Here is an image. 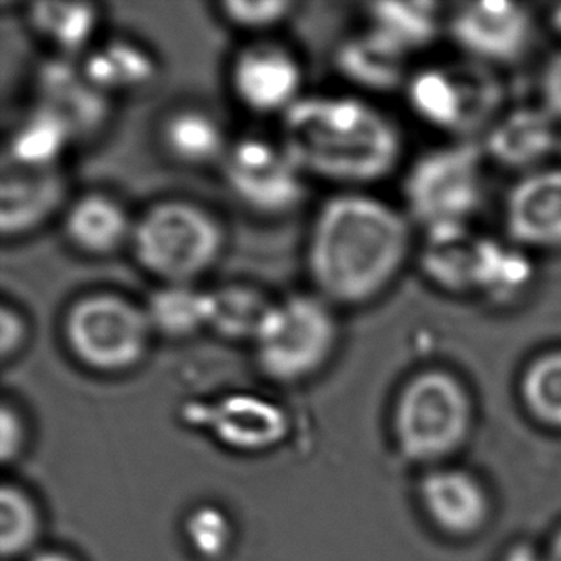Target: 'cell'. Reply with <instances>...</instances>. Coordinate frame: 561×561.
<instances>
[{"label": "cell", "mask_w": 561, "mask_h": 561, "mask_svg": "<svg viewBox=\"0 0 561 561\" xmlns=\"http://www.w3.org/2000/svg\"><path fill=\"white\" fill-rule=\"evenodd\" d=\"M275 298L252 282L209 287V333L229 343H252Z\"/></svg>", "instance_id": "obj_26"}, {"label": "cell", "mask_w": 561, "mask_h": 561, "mask_svg": "<svg viewBox=\"0 0 561 561\" xmlns=\"http://www.w3.org/2000/svg\"><path fill=\"white\" fill-rule=\"evenodd\" d=\"M185 534L196 554L205 560H218L231 545L232 527L221 508L202 505L186 518Z\"/></svg>", "instance_id": "obj_31"}, {"label": "cell", "mask_w": 561, "mask_h": 561, "mask_svg": "<svg viewBox=\"0 0 561 561\" xmlns=\"http://www.w3.org/2000/svg\"><path fill=\"white\" fill-rule=\"evenodd\" d=\"M226 248L228 229L213 209L185 196H165L137 213L127 251L157 284H203Z\"/></svg>", "instance_id": "obj_3"}, {"label": "cell", "mask_w": 561, "mask_h": 561, "mask_svg": "<svg viewBox=\"0 0 561 561\" xmlns=\"http://www.w3.org/2000/svg\"><path fill=\"white\" fill-rule=\"evenodd\" d=\"M504 561H545V558L541 557L537 550H534V548L527 547V545H520V547H515L514 550L505 557Z\"/></svg>", "instance_id": "obj_35"}, {"label": "cell", "mask_w": 561, "mask_h": 561, "mask_svg": "<svg viewBox=\"0 0 561 561\" xmlns=\"http://www.w3.org/2000/svg\"><path fill=\"white\" fill-rule=\"evenodd\" d=\"M218 170L229 195L262 219L288 218L308 195L310 180L278 136L249 134L232 139Z\"/></svg>", "instance_id": "obj_8"}, {"label": "cell", "mask_w": 561, "mask_h": 561, "mask_svg": "<svg viewBox=\"0 0 561 561\" xmlns=\"http://www.w3.org/2000/svg\"><path fill=\"white\" fill-rule=\"evenodd\" d=\"M28 314L14 301L4 298L0 304V354L2 360L14 359L31 336Z\"/></svg>", "instance_id": "obj_32"}, {"label": "cell", "mask_w": 561, "mask_h": 561, "mask_svg": "<svg viewBox=\"0 0 561 561\" xmlns=\"http://www.w3.org/2000/svg\"><path fill=\"white\" fill-rule=\"evenodd\" d=\"M156 337L183 341L208 331L209 287L203 284H157L144 298Z\"/></svg>", "instance_id": "obj_25"}, {"label": "cell", "mask_w": 561, "mask_h": 561, "mask_svg": "<svg viewBox=\"0 0 561 561\" xmlns=\"http://www.w3.org/2000/svg\"><path fill=\"white\" fill-rule=\"evenodd\" d=\"M502 221L508 239L520 248L561 249V169L524 173L505 196Z\"/></svg>", "instance_id": "obj_15"}, {"label": "cell", "mask_w": 561, "mask_h": 561, "mask_svg": "<svg viewBox=\"0 0 561 561\" xmlns=\"http://www.w3.org/2000/svg\"><path fill=\"white\" fill-rule=\"evenodd\" d=\"M228 87L249 114L278 121L305 96V68L297 51L275 38L248 41L232 55Z\"/></svg>", "instance_id": "obj_9"}, {"label": "cell", "mask_w": 561, "mask_h": 561, "mask_svg": "<svg viewBox=\"0 0 561 561\" xmlns=\"http://www.w3.org/2000/svg\"><path fill=\"white\" fill-rule=\"evenodd\" d=\"M554 124L543 107L512 111L489 127L484 153L505 169L534 172L557 146Z\"/></svg>", "instance_id": "obj_18"}, {"label": "cell", "mask_w": 561, "mask_h": 561, "mask_svg": "<svg viewBox=\"0 0 561 561\" xmlns=\"http://www.w3.org/2000/svg\"><path fill=\"white\" fill-rule=\"evenodd\" d=\"M410 252L405 211L366 190H343L327 196L308 222L305 272L310 290L336 310H353L392 287Z\"/></svg>", "instance_id": "obj_1"}, {"label": "cell", "mask_w": 561, "mask_h": 561, "mask_svg": "<svg viewBox=\"0 0 561 561\" xmlns=\"http://www.w3.org/2000/svg\"><path fill=\"white\" fill-rule=\"evenodd\" d=\"M409 58L366 25L336 45L333 64L340 77L359 93H390L409 81Z\"/></svg>", "instance_id": "obj_20"}, {"label": "cell", "mask_w": 561, "mask_h": 561, "mask_svg": "<svg viewBox=\"0 0 561 561\" xmlns=\"http://www.w3.org/2000/svg\"><path fill=\"white\" fill-rule=\"evenodd\" d=\"M188 423L208 428L216 439L238 451H265L284 442L287 413L254 393H231L218 402L186 407Z\"/></svg>", "instance_id": "obj_14"}, {"label": "cell", "mask_w": 561, "mask_h": 561, "mask_svg": "<svg viewBox=\"0 0 561 561\" xmlns=\"http://www.w3.org/2000/svg\"><path fill=\"white\" fill-rule=\"evenodd\" d=\"M298 8L300 4L294 0H222L216 4V14L229 28L254 41L272 37Z\"/></svg>", "instance_id": "obj_29"}, {"label": "cell", "mask_w": 561, "mask_h": 561, "mask_svg": "<svg viewBox=\"0 0 561 561\" xmlns=\"http://www.w3.org/2000/svg\"><path fill=\"white\" fill-rule=\"evenodd\" d=\"M435 2H373L366 5L367 27L407 57L428 47L439 31Z\"/></svg>", "instance_id": "obj_27"}, {"label": "cell", "mask_w": 561, "mask_h": 561, "mask_svg": "<svg viewBox=\"0 0 561 561\" xmlns=\"http://www.w3.org/2000/svg\"><path fill=\"white\" fill-rule=\"evenodd\" d=\"M34 93V103L58 114L78 144L104 134L113 116V100L90 80L81 60L48 58L37 68Z\"/></svg>", "instance_id": "obj_13"}, {"label": "cell", "mask_w": 561, "mask_h": 561, "mask_svg": "<svg viewBox=\"0 0 561 561\" xmlns=\"http://www.w3.org/2000/svg\"><path fill=\"white\" fill-rule=\"evenodd\" d=\"M422 502L432 520L453 535H469L489 517V497L478 479L459 469H438L422 482Z\"/></svg>", "instance_id": "obj_22"}, {"label": "cell", "mask_w": 561, "mask_h": 561, "mask_svg": "<svg viewBox=\"0 0 561 561\" xmlns=\"http://www.w3.org/2000/svg\"><path fill=\"white\" fill-rule=\"evenodd\" d=\"M157 139L170 162L190 170L219 169L232 142L221 119L198 104L167 111L159 121Z\"/></svg>", "instance_id": "obj_17"}, {"label": "cell", "mask_w": 561, "mask_h": 561, "mask_svg": "<svg viewBox=\"0 0 561 561\" xmlns=\"http://www.w3.org/2000/svg\"><path fill=\"white\" fill-rule=\"evenodd\" d=\"M412 110L448 133L466 134L491 121L499 103L497 84L472 68H435L407 84Z\"/></svg>", "instance_id": "obj_10"}, {"label": "cell", "mask_w": 561, "mask_h": 561, "mask_svg": "<svg viewBox=\"0 0 561 561\" xmlns=\"http://www.w3.org/2000/svg\"><path fill=\"white\" fill-rule=\"evenodd\" d=\"M80 60L90 80L113 101L142 93L159 80V58L130 37L101 38Z\"/></svg>", "instance_id": "obj_19"}, {"label": "cell", "mask_w": 561, "mask_h": 561, "mask_svg": "<svg viewBox=\"0 0 561 561\" xmlns=\"http://www.w3.org/2000/svg\"><path fill=\"white\" fill-rule=\"evenodd\" d=\"M64 169H28L2 160L0 169V236L18 242L64 215L68 202Z\"/></svg>", "instance_id": "obj_12"}, {"label": "cell", "mask_w": 561, "mask_h": 561, "mask_svg": "<svg viewBox=\"0 0 561 561\" xmlns=\"http://www.w3.org/2000/svg\"><path fill=\"white\" fill-rule=\"evenodd\" d=\"M520 390L535 419L561 428V351L531 360L522 376Z\"/></svg>", "instance_id": "obj_28"}, {"label": "cell", "mask_w": 561, "mask_h": 561, "mask_svg": "<svg viewBox=\"0 0 561 561\" xmlns=\"http://www.w3.org/2000/svg\"><path fill=\"white\" fill-rule=\"evenodd\" d=\"M0 455L4 462L11 461L24 445V425L21 416L12 407H2L0 412Z\"/></svg>", "instance_id": "obj_34"}, {"label": "cell", "mask_w": 561, "mask_h": 561, "mask_svg": "<svg viewBox=\"0 0 561 561\" xmlns=\"http://www.w3.org/2000/svg\"><path fill=\"white\" fill-rule=\"evenodd\" d=\"M407 218L426 232L469 226L485 198L484 150L455 142L420 156L402 182Z\"/></svg>", "instance_id": "obj_6"}, {"label": "cell", "mask_w": 561, "mask_h": 561, "mask_svg": "<svg viewBox=\"0 0 561 561\" xmlns=\"http://www.w3.org/2000/svg\"><path fill=\"white\" fill-rule=\"evenodd\" d=\"M278 139L310 182L366 190L399 167V126L360 94L307 91L278 121Z\"/></svg>", "instance_id": "obj_2"}, {"label": "cell", "mask_w": 561, "mask_h": 561, "mask_svg": "<svg viewBox=\"0 0 561 561\" xmlns=\"http://www.w3.org/2000/svg\"><path fill=\"white\" fill-rule=\"evenodd\" d=\"M551 25H553L557 34L561 35V4L554 8V11L551 12Z\"/></svg>", "instance_id": "obj_38"}, {"label": "cell", "mask_w": 561, "mask_h": 561, "mask_svg": "<svg viewBox=\"0 0 561 561\" xmlns=\"http://www.w3.org/2000/svg\"><path fill=\"white\" fill-rule=\"evenodd\" d=\"M28 28L50 48L51 57L83 58L101 41L103 11L94 2L41 0L25 11Z\"/></svg>", "instance_id": "obj_21"}, {"label": "cell", "mask_w": 561, "mask_h": 561, "mask_svg": "<svg viewBox=\"0 0 561 561\" xmlns=\"http://www.w3.org/2000/svg\"><path fill=\"white\" fill-rule=\"evenodd\" d=\"M60 331L68 353L101 374L139 366L156 340L142 301L113 288H94L68 301Z\"/></svg>", "instance_id": "obj_4"}, {"label": "cell", "mask_w": 561, "mask_h": 561, "mask_svg": "<svg viewBox=\"0 0 561 561\" xmlns=\"http://www.w3.org/2000/svg\"><path fill=\"white\" fill-rule=\"evenodd\" d=\"M75 144L70 126L54 111L34 103L12 124L2 160L28 169H60Z\"/></svg>", "instance_id": "obj_23"}, {"label": "cell", "mask_w": 561, "mask_h": 561, "mask_svg": "<svg viewBox=\"0 0 561 561\" xmlns=\"http://www.w3.org/2000/svg\"><path fill=\"white\" fill-rule=\"evenodd\" d=\"M545 561H561V531L551 541L550 548L543 554Z\"/></svg>", "instance_id": "obj_36"}, {"label": "cell", "mask_w": 561, "mask_h": 561, "mask_svg": "<svg viewBox=\"0 0 561 561\" xmlns=\"http://www.w3.org/2000/svg\"><path fill=\"white\" fill-rule=\"evenodd\" d=\"M41 517L32 499L15 485L0 492V548L4 557H18L37 540Z\"/></svg>", "instance_id": "obj_30"}, {"label": "cell", "mask_w": 561, "mask_h": 561, "mask_svg": "<svg viewBox=\"0 0 561 561\" xmlns=\"http://www.w3.org/2000/svg\"><path fill=\"white\" fill-rule=\"evenodd\" d=\"M485 239L461 228L426 232L422 262L425 274L438 287L458 294H474Z\"/></svg>", "instance_id": "obj_24"}, {"label": "cell", "mask_w": 561, "mask_h": 561, "mask_svg": "<svg viewBox=\"0 0 561 561\" xmlns=\"http://www.w3.org/2000/svg\"><path fill=\"white\" fill-rule=\"evenodd\" d=\"M540 94L543 110L561 121V50L554 54L541 71Z\"/></svg>", "instance_id": "obj_33"}, {"label": "cell", "mask_w": 561, "mask_h": 561, "mask_svg": "<svg viewBox=\"0 0 561 561\" xmlns=\"http://www.w3.org/2000/svg\"><path fill=\"white\" fill-rule=\"evenodd\" d=\"M471 420V400L462 383L445 370H425L400 393L397 442L410 459L435 461L462 445Z\"/></svg>", "instance_id": "obj_7"}, {"label": "cell", "mask_w": 561, "mask_h": 561, "mask_svg": "<svg viewBox=\"0 0 561 561\" xmlns=\"http://www.w3.org/2000/svg\"><path fill=\"white\" fill-rule=\"evenodd\" d=\"M453 42L479 64L507 65L524 57L534 38V19L522 4L484 0L449 18Z\"/></svg>", "instance_id": "obj_11"}, {"label": "cell", "mask_w": 561, "mask_h": 561, "mask_svg": "<svg viewBox=\"0 0 561 561\" xmlns=\"http://www.w3.org/2000/svg\"><path fill=\"white\" fill-rule=\"evenodd\" d=\"M32 561H75L68 554L60 553V551H45V553L37 554Z\"/></svg>", "instance_id": "obj_37"}, {"label": "cell", "mask_w": 561, "mask_h": 561, "mask_svg": "<svg viewBox=\"0 0 561 561\" xmlns=\"http://www.w3.org/2000/svg\"><path fill=\"white\" fill-rule=\"evenodd\" d=\"M340 310L313 290L277 297L251 346L261 373L295 383L320 373L340 344Z\"/></svg>", "instance_id": "obj_5"}, {"label": "cell", "mask_w": 561, "mask_h": 561, "mask_svg": "<svg viewBox=\"0 0 561 561\" xmlns=\"http://www.w3.org/2000/svg\"><path fill=\"white\" fill-rule=\"evenodd\" d=\"M136 215L119 196L106 190H88L71 196L61 215V234L77 254L107 259L127 251Z\"/></svg>", "instance_id": "obj_16"}]
</instances>
